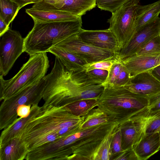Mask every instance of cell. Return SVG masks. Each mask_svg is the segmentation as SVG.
I'll return each mask as SVG.
<instances>
[{"label": "cell", "mask_w": 160, "mask_h": 160, "mask_svg": "<svg viewBox=\"0 0 160 160\" xmlns=\"http://www.w3.org/2000/svg\"><path fill=\"white\" fill-rule=\"evenodd\" d=\"M103 86L97 107L106 114L109 121L120 125L148 107V98L133 93L124 87Z\"/></svg>", "instance_id": "cell-4"}, {"label": "cell", "mask_w": 160, "mask_h": 160, "mask_svg": "<svg viewBox=\"0 0 160 160\" xmlns=\"http://www.w3.org/2000/svg\"><path fill=\"white\" fill-rule=\"evenodd\" d=\"M77 34L82 41L95 47L110 50L117 53L120 50L116 38L109 28L95 30L82 28Z\"/></svg>", "instance_id": "cell-12"}, {"label": "cell", "mask_w": 160, "mask_h": 160, "mask_svg": "<svg viewBox=\"0 0 160 160\" xmlns=\"http://www.w3.org/2000/svg\"><path fill=\"white\" fill-rule=\"evenodd\" d=\"M141 0H97V5L102 10L113 13L125 3L130 1Z\"/></svg>", "instance_id": "cell-27"}, {"label": "cell", "mask_w": 160, "mask_h": 160, "mask_svg": "<svg viewBox=\"0 0 160 160\" xmlns=\"http://www.w3.org/2000/svg\"><path fill=\"white\" fill-rule=\"evenodd\" d=\"M31 105H23L19 106L17 110L18 117L21 118L28 116L31 112Z\"/></svg>", "instance_id": "cell-36"}, {"label": "cell", "mask_w": 160, "mask_h": 160, "mask_svg": "<svg viewBox=\"0 0 160 160\" xmlns=\"http://www.w3.org/2000/svg\"><path fill=\"white\" fill-rule=\"evenodd\" d=\"M55 46L75 54L88 64L113 58L117 54L111 50L88 44L81 40L77 34L69 37Z\"/></svg>", "instance_id": "cell-10"}, {"label": "cell", "mask_w": 160, "mask_h": 160, "mask_svg": "<svg viewBox=\"0 0 160 160\" xmlns=\"http://www.w3.org/2000/svg\"><path fill=\"white\" fill-rule=\"evenodd\" d=\"M26 12L32 18L34 22L64 21L75 20L80 17L72 13L58 10H38L31 8Z\"/></svg>", "instance_id": "cell-16"}, {"label": "cell", "mask_w": 160, "mask_h": 160, "mask_svg": "<svg viewBox=\"0 0 160 160\" xmlns=\"http://www.w3.org/2000/svg\"><path fill=\"white\" fill-rule=\"evenodd\" d=\"M16 3L19 6L20 9L27 5L30 3H37L42 0H12Z\"/></svg>", "instance_id": "cell-37"}, {"label": "cell", "mask_w": 160, "mask_h": 160, "mask_svg": "<svg viewBox=\"0 0 160 160\" xmlns=\"http://www.w3.org/2000/svg\"><path fill=\"white\" fill-rule=\"evenodd\" d=\"M98 105V100L88 98L76 100L65 106L72 115L81 117L86 116Z\"/></svg>", "instance_id": "cell-22"}, {"label": "cell", "mask_w": 160, "mask_h": 160, "mask_svg": "<svg viewBox=\"0 0 160 160\" xmlns=\"http://www.w3.org/2000/svg\"><path fill=\"white\" fill-rule=\"evenodd\" d=\"M86 72L91 78L103 83L106 80L108 73V71L106 70L99 69H93Z\"/></svg>", "instance_id": "cell-33"}, {"label": "cell", "mask_w": 160, "mask_h": 160, "mask_svg": "<svg viewBox=\"0 0 160 160\" xmlns=\"http://www.w3.org/2000/svg\"><path fill=\"white\" fill-rule=\"evenodd\" d=\"M0 75H6L24 51V38L18 31L9 29L1 36Z\"/></svg>", "instance_id": "cell-9"}, {"label": "cell", "mask_w": 160, "mask_h": 160, "mask_svg": "<svg viewBox=\"0 0 160 160\" xmlns=\"http://www.w3.org/2000/svg\"><path fill=\"white\" fill-rule=\"evenodd\" d=\"M20 9L19 5L12 0H0V17L9 26Z\"/></svg>", "instance_id": "cell-25"}, {"label": "cell", "mask_w": 160, "mask_h": 160, "mask_svg": "<svg viewBox=\"0 0 160 160\" xmlns=\"http://www.w3.org/2000/svg\"><path fill=\"white\" fill-rule=\"evenodd\" d=\"M121 61L129 71L131 78L139 73L151 71L160 65V55L138 56L135 54L121 59Z\"/></svg>", "instance_id": "cell-15"}, {"label": "cell", "mask_w": 160, "mask_h": 160, "mask_svg": "<svg viewBox=\"0 0 160 160\" xmlns=\"http://www.w3.org/2000/svg\"><path fill=\"white\" fill-rule=\"evenodd\" d=\"M40 110L41 107L39 106L38 104L32 105L30 113L28 116L23 118L19 117L15 122L3 129L0 137V146L9 140L20 136L25 124L36 117Z\"/></svg>", "instance_id": "cell-19"}, {"label": "cell", "mask_w": 160, "mask_h": 160, "mask_svg": "<svg viewBox=\"0 0 160 160\" xmlns=\"http://www.w3.org/2000/svg\"><path fill=\"white\" fill-rule=\"evenodd\" d=\"M117 123L107 134L94 152L92 160H109L112 158L111 144Z\"/></svg>", "instance_id": "cell-23"}, {"label": "cell", "mask_w": 160, "mask_h": 160, "mask_svg": "<svg viewBox=\"0 0 160 160\" xmlns=\"http://www.w3.org/2000/svg\"><path fill=\"white\" fill-rule=\"evenodd\" d=\"M116 59V55L115 57L113 58L91 63L87 64L85 67V70L86 72H88L92 69H99L106 70L109 72Z\"/></svg>", "instance_id": "cell-29"}, {"label": "cell", "mask_w": 160, "mask_h": 160, "mask_svg": "<svg viewBox=\"0 0 160 160\" xmlns=\"http://www.w3.org/2000/svg\"><path fill=\"white\" fill-rule=\"evenodd\" d=\"M9 29V26L0 17V36H1Z\"/></svg>", "instance_id": "cell-38"}, {"label": "cell", "mask_w": 160, "mask_h": 160, "mask_svg": "<svg viewBox=\"0 0 160 160\" xmlns=\"http://www.w3.org/2000/svg\"><path fill=\"white\" fill-rule=\"evenodd\" d=\"M47 52L30 56L18 72L8 80L0 75V101L9 98L43 78L49 67Z\"/></svg>", "instance_id": "cell-5"}, {"label": "cell", "mask_w": 160, "mask_h": 160, "mask_svg": "<svg viewBox=\"0 0 160 160\" xmlns=\"http://www.w3.org/2000/svg\"><path fill=\"white\" fill-rule=\"evenodd\" d=\"M44 78V106H65L83 99L98 100L104 89L103 83L91 78L85 70H68L56 57L51 72Z\"/></svg>", "instance_id": "cell-1"}, {"label": "cell", "mask_w": 160, "mask_h": 160, "mask_svg": "<svg viewBox=\"0 0 160 160\" xmlns=\"http://www.w3.org/2000/svg\"><path fill=\"white\" fill-rule=\"evenodd\" d=\"M29 152L21 137L19 136L0 146V160L25 159Z\"/></svg>", "instance_id": "cell-18"}, {"label": "cell", "mask_w": 160, "mask_h": 160, "mask_svg": "<svg viewBox=\"0 0 160 160\" xmlns=\"http://www.w3.org/2000/svg\"><path fill=\"white\" fill-rule=\"evenodd\" d=\"M122 64L121 59L117 57L115 62L108 72V76L106 80L103 83V85L112 86L114 81L119 74Z\"/></svg>", "instance_id": "cell-30"}, {"label": "cell", "mask_w": 160, "mask_h": 160, "mask_svg": "<svg viewBox=\"0 0 160 160\" xmlns=\"http://www.w3.org/2000/svg\"><path fill=\"white\" fill-rule=\"evenodd\" d=\"M160 128V110L153 112L145 131V134L158 132Z\"/></svg>", "instance_id": "cell-32"}, {"label": "cell", "mask_w": 160, "mask_h": 160, "mask_svg": "<svg viewBox=\"0 0 160 160\" xmlns=\"http://www.w3.org/2000/svg\"><path fill=\"white\" fill-rule=\"evenodd\" d=\"M160 13V0L145 5L138 4L137 8L136 32L146 24L155 20Z\"/></svg>", "instance_id": "cell-21"}, {"label": "cell", "mask_w": 160, "mask_h": 160, "mask_svg": "<svg viewBox=\"0 0 160 160\" xmlns=\"http://www.w3.org/2000/svg\"><path fill=\"white\" fill-rule=\"evenodd\" d=\"M130 79L129 71L122 64L119 74L112 86L114 87H123L130 81Z\"/></svg>", "instance_id": "cell-31"}, {"label": "cell", "mask_w": 160, "mask_h": 160, "mask_svg": "<svg viewBox=\"0 0 160 160\" xmlns=\"http://www.w3.org/2000/svg\"><path fill=\"white\" fill-rule=\"evenodd\" d=\"M137 55H160V34L153 38L142 46L136 52Z\"/></svg>", "instance_id": "cell-26"}, {"label": "cell", "mask_w": 160, "mask_h": 160, "mask_svg": "<svg viewBox=\"0 0 160 160\" xmlns=\"http://www.w3.org/2000/svg\"><path fill=\"white\" fill-rule=\"evenodd\" d=\"M82 17L75 20L34 22L32 30L24 38V51L30 56L47 52L52 47L79 32Z\"/></svg>", "instance_id": "cell-2"}, {"label": "cell", "mask_w": 160, "mask_h": 160, "mask_svg": "<svg viewBox=\"0 0 160 160\" xmlns=\"http://www.w3.org/2000/svg\"><path fill=\"white\" fill-rule=\"evenodd\" d=\"M123 87L133 93L148 98L160 92V82L151 71L142 72L132 77Z\"/></svg>", "instance_id": "cell-13"}, {"label": "cell", "mask_w": 160, "mask_h": 160, "mask_svg": "<svg viewBox=\"0 0 160 160\" xmlns=\"http://www.w3.org/2000/svg\"><path fill=\"white\" fill-rule=\"evenodd\" d=\"M160 34V18L149 22L137 30L129 42L117 53L122 59L135 54L142 46Z\"/></svg>", "instance_id": "cell-11"}, {"label": "cell", "mask_w": 160, "mask_h": 160, "mask_svg": "<svg viewBox=\"0 0 160 160\" xmlns=\"http://www.w3.org/2000/svg\"><path fill=\"white\" fill-rule=\"evenodd\" d=\"M61 0H42L38 2L40 3L54 6L60 2Z\"/></svg>", "instance_id": "cell-40"}, {"label": "cell", "mask_w": 160, "mask_h": 160, "mask_svg": "<svg viewBox=\"0 0 160 160\" xmlns=\"http://www.w3.org/2000/svg\"><path fill=\"white\" fill-rule=\"evenodd\" d=\"M84 116H74L65 106H42L38 115L25 125L20 136L28 150L38 138L62 129L81 124Z\"/></svg>", "instance_id": "cell-3"}, {"label": "cell", "mask_w": 160, "mask_h": 160, "mask_svg": "<svg viewBox=\"0 0 160 160\" xmlns=\"http://www.w3.org/2000/svg\"><path fill=\"white\" fill-rule=\"evenodd\" d=\"M97 0H61L54 6L36 3L33 8L38 10L54 9L64 11L80 17L95 8Z\"/></svg>", "instance_id": "cell-14"}, {"label": "cell", "mask_w": 160, "mask_h": 160, "mask_svg": "<svg viewBox=\"0 0 160 160\" xmlns=\"http://www.w3.org/2000/svg\"><path fill=\"white\" fill-rule=\"evenodd\" d=\"M48 52L58 58L68 70L74 71L85 70V67L88 63L74 54L55 46L51 48Z\"/></svg>", "instance_id": "cell-20"}, {"label": "cell", "mask_w": 160, "mask_h": 160, "mask_svg": "<svg viewBox=\"0 0 160 160\" xmlns=\"http://www.w3.org/2000/svg\"><path fill=\"white\" fill-rule=\"evenodd\" d=\"M46 81L44 77L36 83L3 100L0 107V129H3L18 118L17 110L21 105L38 104L42 98Z\"/></svg>", "instance_id": "cell-6"}, {"label": "cell", "mask_w": 160, "mask_h": 160, "mask_svg": "<svg viewBox=\"0 0 160 160\" xmlns=\"http://www.w3.org/2000/svg\"><path fill=\"white\" fill-rule=\"evenodd\" d=\"M151 72L152 75L160 82V65L153 68Z\"/></svg>", "instance_id": "cell-39"}, {"label": "cell", "mask_w": 160, "mask_h": 160, "mask_svg": "<svg viewBox=\"0 0 160 160\" xmlns=\"http://www.w3.org/2000/svg\"><path fill=\"white\" fill-rule=\"evenodd\" d=\"M112 158L114 160L124 150L122 146V134L120 126H118L114 132L111 144Z\"/></svg>", "instance_id": "cell-28"}, {"label": "cell", "mask_w": 160, "mask_h": 160, "mask_svg": "<svg viewBox=\"0 0 160 160\" xmlns=\"http://www.w3.org/2000/svg\"><path fill=\"white\" fill-rule=\"evenodd\" d=\"M153 115L148 107L136 113L119 125L122 134L123 150L131 148L144 136L146 127Z\"/></svg>", "instance_id": "cell-8"}, {"label": "cell", "mask_w": 160, "mask_h": 160, "mask_svg": "<svg viewBox=\"0 0 160 160\" xmlns=\"http://www.w3.org/2000/svg\"><path fill=\"white\" fill-rule=\"evenodd\" d=\"M138 160H146L160 149L158 132L146 133L132 148Z\"/></svg>", "instance_id": "cell-17"}, {"label": "cell", "mask_w": 160, "mask_h": 160, "mask_svg": "<svg viewBox=\"0 0 160 160\" xmlns=\"http://www.w3.org/2000/svg\"><path fill=\"white\" fill-rule=\"evenodd\" d=\"M109 122L107 115L98 107L92 109L81 124L80 130L86 129Z\"/></svg>", "instance_id": "cell-24"}, {"label": "cell", "mask_w": 160, "mask_h": 160, "mask_svg": "<svg viewBox=\"0 0 160 160\" xmlns=\"http://www.w3.org/2000/svg\"><path fill=\"white\" fill-rule=\"evenodd\" d=\"M138 160V157L132 148L124 150L114 160Z\"/></svg>", "instance_id": "cell-35"}, {"label": "cell", "mask_w": 160, "mask_h": 160, "mask_svg": "<svg viewBox=\"0 0 160 160\" xmlns=\"http://www.w3.org/2000/svg\"><path fill=\"white\" fill-rule=\"evenodd\" d=\"M158 133H159V137H160V129H159V131H158Z\"/></svg>", "instance_id": "cell-41"}, {"label": "cell", "mask_w": 160, "mask_h": 160, "mask_svg": "<svg viewBox=\"0 0 160 160\" xmlns=\"http://www.w3.org/2000/svg\"><path fill=\"white\" fill-rule=\"evenodd\" d=\"M148 108L151 113L160 110V92L148 98Z\"/></svg>", "instance_id": "cell-34"}, {"label": "cell", "mask_w": 160, "mask_h": 160, "mask_svg": "<svg viewBox=\"0 0 160 160\" xmlns=\"http://www.w3.org/2000/svg\"><path fill=\"white\" fill-rule=\"evenodd\" d=\"M139 2L134 0L127 2L112 13L108 20L109 29L116 38L120 50L136 32L137 8Z\"/></svg>", "instance_id": "cell-7"}]
</instances>
